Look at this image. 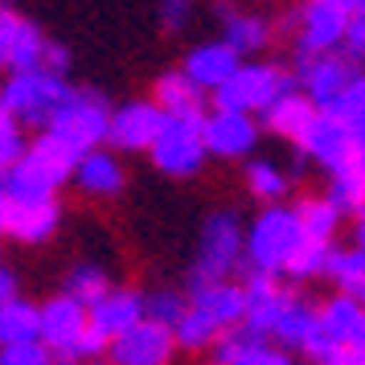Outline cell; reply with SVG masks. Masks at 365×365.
Instances as JSON below:
<instances>
[{
  "label": "cell",
  "instance_id": "obj_1",
  "mask_svg": "<svg viewBox=\"0 0 365 365\" xmlns=\"http://www.w3.org/2000/svg\"><path fill=\"white\" fill-rule=\"evenodd\" d=\"M308 238H304V226H299L296 205H267L259 210V217L247 226V267L255 275H271L279 279L287 275L292 259L299 255Z\"/></svg>",
  "mask_w": 365,
  "mask_h": 365
},
{
  "label": "cell",
  "instance_id": "obj_2",
  "mask_svg": "<svg viewBox=\"0 0 365 365\" xmlns=\"http://www.w3.org/2000/svg\"><path fill=\"white\" fill-rule=\"evenodd\" d=\"M70 86L62 74H50L46 66H34V70H17L0 83V107L17 119L21 128H50L58 107L66 103Z\"/></svg>",
  "mask_w": 365,
  "mask_h": 365
},
{
  "label": "cell",
  "instance_id": "obj_3",
  "mask_svg": "<svg viewBox=\"0 0 365 365\" xmlns=\"http://www.w3.org/2000/svg\"><path fill=\"white\" fill-rule=\"evenodd\" d=\"M74 165H78V152L53 132H41L37 140H29L25 156L4 173V189L13 197L17 193H58L74 177Z\"/></svg>",
  "mask_w": 365,
  "mask_h": 365
},
{
  "label": "cell",
  "instance_id": "obj_4",
  "mask_svg": "<svg viewBox=\"0 0 365 365\" xmlns=\"http://www.w3.org/2000/svg\"><path fill=\"white\" fill-rule=\"evenodd\" d=\"M287 91H296V74H287L279 62H259L250 58L238 66L230 83L214 95V107L226 111H247V115H263L271 103H279Z\"/></svg>",
  "mask_w": 365,
  "mask_h": 365
},
{
  "label": "cell",
  "instance_id": "obj_5",
  "mask_svg": "<svg viewBox=\"0 0 365 365\" xmlns=\"http://www.w3.org/2000/svg\"><path fill=\"white\" fill-rule=\"evenodd\" d=\"M242 263H247V230H242L238 214H230V210L210 214V217H205V226H201L193 283L230 279Z\"/></svg>",
  "mask_w": 365,
  "mask_h": 365
},
{
  "label": "cell",
  "instance_id": "obj_6",
  "mask_svg": "<svg viewBox=\"0 0 365 365\" xmlns=\"http://www.w3.org/2000/svg\"><path fill=\"white\" fill-rule=\"evenodd\" d=\"M111 103L103 99L99 91H74L70 86L66 103L58 107V115H53V123L46 128V132H53L58 140H66L70 148L78 152H91V148H103L107 144V132H111Z\"/></svg>",
  "mask_w": 365,
  "mask_h": 365
},
{
  "label": "cell",
  "instance_id": "obj_7",
  "mask_svg": "<svg viewBox=\"0 0 365 365\" xmlns=\"http://www.w3.org/2000/svg\"><path fill=\"white\" fill-rule=\"evenodd\" d=\"M201 119L205 115H168L160 135H156V144H152V165L160 168L165 177H197L201 165H205V128H201Z\"/></svg>",
  "mask_w": 365,
  "mask_h": 365
},
{
  "label": "cell",
  "instance_id": "obj_8",
  "mask_svg": "<svg viewBox=\"0 0 365 365\" xmlns=\"http://www.w3.org/2000/svg\"><path fill=\"white\" fill-rule=\"evenodd\" d=\"M283 29L292 34L299 58H312V53L345 50L349 17L332 4V0H299L296 13L283 21Z\"/></svg>",
  "mask_w": 365,
  "mask_h": 365
},
{
  "label": "cell",
  "instance_id": "obj_9",
  "mask_svg": "<svg viewBox=\"0 0 365 365\" xmlns=\"http://www.w3.org/2000/svg\"><path fill=\"white\" fill-rule=\"evenodd\" d=\"M86 336H91V308L86 304H78L66 292L41 304V345L50 349L53 357L78 361Z\"/></svg>",
  "mask_w": 365,
  "mask_h": 365
},
{
  "label": "cell",
  "instance_id": "obj_10",
  "mask_svg": "<svg viewBox=\"0 0 365 365\" xmlns=\"http://www.w3.org/2000/svg\"><path fill=\"white\" fill-rule=\"evenodd\" d=\"M361 70L357 62L349 58L345 50H332V53H312V58H299V74H296V86L308 95V99L320 107V111H329L341 103L353 78H357Z\"/></svg>",
  "mask_w": 365,
  "mask_h": 365
},
{
  "label": "cell",
  "instance_id": "obj_11",
  "mask_svg": "<svg viewBox=\"0 0 365 365\" xmlns=\"http://www.w3.org/2000/svg\"><path fill=\"white\" fill-rule=\"evenodd\" d=\"M46 46H50V37L41 34L25 13H17L13 4L0 0V70L17 74V70L41 66Z\"/></svg>",
  "mask_w": 365,
  "mask_h": 365
},
{
  "label": "cell",
  "instance_id": "obj_12",
  "mask_svg": "<svg viewBox=\"0 0 365 365\" xmlns=\"http://www.w3.org/2000/svg\"><path fill=\"white\" fill-rule=\"evenodd\" d=\"M299 152L312 156L320 168H329V177H332V173H341L345 165L357 160L361 144H357V135L349 132V123L336 115V111H320V115L312 119L308 135L299 140Z\"/></svg>",
  "mask_w": 365,
  "mask_h": 365
},
{
  "label": "cell",
  "instance_id": "obj_13",
  "mask_svg": "<svg viewBox=\"0 0 365 365\" xmlns=\"http://www.w3.org/2000/svg\"><path fill=\"white\" fill-rule=\"evenodd\" d=\"M165 111L152 99H128L111 111V132H107V144L115 152H152L156 135L165 128Z\"/></svg>",
  "mask_w": 365,
  "mask_h": 365
},
{
  "label": "cell",
  "instance_id": "obj_14",
  "mask_svg": "<svg viewBox=\"0 0 365 365\" xmlns=\"http://www.w3.org/2000/svg\"><path fill=\"white\" fill-rule=\"evenodd\" d=\"M62 226V201L58 193H9V234L17 242H46Z\"/></svg>",
  "mask_w": 365,
  "mask_h": 365
},
{
  "label": "cell",
  "instance_id": "obj_15",
  "mask_svg": "<svg viewBox=\"0 0 365 365\" xmlns=\"http://www.w3.org/2000/svg\"><path fill=\"white\" fill-rule=\"evenodd\" d=\"M111 365H168L177 353V332L156 320H140L135 329L111 341Z\"/></svg>",
  "mask_w": 365,
  "mask_h": 365
},
{
  "label": "cell",
  "instance_id": "obj_16",
  "mask_svg": "<svg viewBox=\"0 0 365 365\" xmlns=\"http://www.w3.org/2000/svg\"><path fill=\"white\" fill-rule=\"evenodd\" d=\"M201 128H205V148H210V156H217V160H242V156H250L255 144H259V123H255V115H247V111L214 107L210 115L201 119Z\"/></svg>",
  "mask_w": 365,
  "mask_h": 365
},
{
  "label": "cell",
  "instance_id": "obj_17",
  "mask_svg": "<svg viewBox=\"0 0 365 365\" xmlns=\"http://www.w3.org/2000/svg\"><path fill=\"white\" fill-rule=\"evenodd\" d=\"M283 349H299L308 357H324L329 345H324V332H320V308H312L304 296L287 292V304H283L279 320H275V332H271Z\"/></svg>",
  "mask_w": 365,
  "mask_h": 365
},
{
  "label": "cell",
  "instance_id": "obj_18",
  "mask_svg": "<svg viewBox=\"0 0 365 365\" xmlns=\"http://www.w3.org/2000/svg\"><path fill=\"white\" fill-rule=\"evenodd\" d=\"M242 62H247V58L217 37V41H201V46H193V50L185 53L181 70L201 86V91H205V95H217V91H222V86L238 74V66H242Z\"/></svg>",
  "mask_w": 365,
  "mask_h": 365
},
{
  "label": "cell",
  "instance_id": "obj_19",
  "mask_svg": "<svg viewBox=\"0 0 365 365\" xmlns=\"http://www.w3.org/2000/svg\"><path fill=\"white\" fill-rule=\"evenodd\" d=\"M140 320H148V296H140L132 287H111L99 304H91V332H99L107 345L135 329Z\"/></svg>",
  "mask_w": 365,
  "mask_h": 365
},
{
  "label": "cell",
  "instance_id": "obj_20",
  "mask_svg": "<svg viewBox=\"0 0 365 365\" xmlns=\"http://www.w3.org/2000/svg\"><path fill=\"white\" fill-rule=\"evenodd\" d=\"M74 189L83 193V197H95V201H111L123 193V181H128V173H123V160L115 156V148H91L78 156V165H74Z\"/></svg>",
  "mask_w": 365,
  "mask_h": 365
},
{
  "label": "cell",
  "instance_id": "obj_21",
  "mask_svg": "<svg viewBox=\"0 0 365 365\" xmlns=\"http://www.w3.org/2000/svg\"><path fill=\"white\" fill-rule=\"evenodd\" d=\"M217 21H222V41L234 46L242 58L263 53L267 46H271V37H275V25H271L263 13L238 9V4H230V0H217Z\"/></svg>",
  "mask_w": 365,
  "mask_h": 365
},
{
  "label": "cell",
  "instance_id": "obj_22",
  "mask_svg": "<svg viewBox=\"0 0 365 365\" xmlns=\"http://www.w3.org/2000/svg\"><path fill=\"white\" fill-rule=\"evenodd\" d=\"M320 332H324V345L332 349H349V345H365V304L353 296H336L320 304ZM324 353V357H329ZM320 357V361H324Z\"/></svg>",
  "mask_w": 365,
  "mask_h": 365
},
{
  "label": "cell",
  "instance_id": "obj_23",
  "mask_svg": "<svg viewBox=\"0 0 365 365\" xmlns=\"http://www.w3.org/2000/svg\"><path fill=\"white\" fill-rule=\"evenodd\" d=\"M214 353L222 365H296L292 353L279 341L259 336V332H250V329H230L214 345Z\"/></svg>",
  "mask_w": 365,
  "mask_h": 365
},
{
  "label": "cell",
  "instance_id": "obj_24",
  "mask_svg": "<svg viewBox=\"0 0 365 365\" xmlns=\"http://www.w3.org/2000/svg\"><path fill=\"white\" fill-rule=\"evenodd\" d=\"M193 308H201L205 316H214L222 329H242V316H247V292L242 283L234 279H210V283H193Z\"/></svg>",
  "mask_w": 365,
  "mask_h": 365
},
{
  "label": "cell",
  "instance_id": "obj_25",
  "mask_svg": "<svg viewBox=\"0 0 365 365\" xmlns=\"http://www.w3.org/2000/svg\"><path fill=\"white\" fill-rule=\"evenodd\" d=\"M242 292H247L242 329L259 332V336H271V332H275V320H279V312H283V304H287V287H279L271 275H255V271H250V279L242 283Z\"/></svg>",
  "mask_w": 365,
  "mask_h": 365
},
{
  "label": "cell",
  "instance_id": "obj_26",
  "mask_svg": "<svg viewBox=\"0 0 365 365\" xmlns=\"http://www.w3.org/2000/svg\"><path fill=\"white\" fill-rule=\"evenodd\" d=\"M316 115H320V107L296 86V91H287L279 103H271V107L263 111V128L275 132L279 140H292V144L299 148V140L308 135V128H312Z\"/></svg>",
  "mask_w": 365,
  "mask_h": 365
},
{
  "label": "cell",
  "instance_id": "obj_27",
  "mask_svg": "<svg viewBox=\"0 0 365 365\" xmlns=\"http://www.w3.org/2000/svg\"><path fill=\"white\" fill-rule=\"evenodd\" d=\"M152 103L165 111V115H205V91H201L185 70H165L156 83H152Z\"/></svg>",
  "mask_w": 365,
  "mask_h": 365
},
{
  "label": "cell",
  "instance_id": "obj_28",
  "mask_svg": "<svg viewBox=\"0 0 365 365\" xmlns=\"http://www.w3.org/2000/svg\"><path fill=\"white\" fill-rule=\"evenodd\" d=\"M296 214H299V226H304V238L308 242H329L332 247V238H336V230H341V205L324 193V197H304L296 205Z\"/></svg>",
  "mask_w": 365,
  "mask_h": 365
},
{
  "label": "cell",
  "instance_id": "obj_29",
  "mask_svg": "<svg viewBox=\"0 0 365 365\" xmlns=\"http://www.w3.org/2000/svg\"><path fill=\"white\" fill-rule=\"evenodd\" d=\"M29 341H41V308L17 296L13 304L0 308V349L29 345Z\"/></svg>",
  "mask_w": 365,
  "mask_h": 365
},
{
  "label": "cell",
  "instance_id": "obj_30",
  "mask_svg": "<svg viewBox=\"0 0 365 365\" xmlns=\"http://www.w3.org/2000/svg\"><path fill=\"white\" fill-rule=\"evenodd\" d=\"M324 275L341 287V296H353L365 304V250L361 247H341V250L332 247Z\"/></svg>",
  "mask_w": 365,
  "mask_h": 365
},
{
  "label": "cell",
  "instance_id": "obj_31",
  "mask_svg": "<svg viewBox=\"0 0 365 365\" xmlns=\"http://www.w3.org/2000/svg\"><path fill=\"white\" fill-rule=\"evenodd\" d=\"M177 349H189V353H201V349H214L222 336H226V329L217 324L214 316H205L201 308H185V316L177 320Z\"/></svg>",
  "mask_w": 365,
  "mask_h": 365
},
{
  "label": "cell",
  "instance_id": "obj_32",
  "mask_svg": "<svg viewBox=\"0 0 365 365\" xmlns=\"http://www.w3.org/2000/svg\"><path fill=\"white\" fill-rule=\"evenodd\" d=\"M247 189L250 197H259L263 205H279L292 189V177L283 173L275 160H250L247 165Z\"/></svg>",
  "mask_w": 365,
  "mask_h": 365
},
{
  "label": "cell",
  "instance_id": "obj_33",
  "mask_svg": "<svg viewBox=\"0 0 365 365\" xmlns=\"http://www.w3.org/2000/svg\"><path fill=\"white\" fill-rule=\"evenodd\" d=\"M111 292V275L103 271L99 263H74L66 271V296H74L78 304H99L103 296Z\"/></svg>",
  "mask_w": 365,
  "mask_h": 365
},
{
  "label": "cell",
  "instance_id": "obj_34",
  "mask_svg": "<svg viewBox=\"0 0 365 365\" xmlns=\"http://www.w3.org/2000/svg\"><path fill=\"white\" fill-rule=\"evenodd\" d=\"M329 197L345 210V214H357L365 205V173L361 165L353 160V165H345L341 173H332V181H329Z\"/></svg>",
  "mask_w": 365,
  "mask_h": 365
},
{
  "label": "cell",
  "instance_id": "obj_35",
  "mask_svg": "<svg viewBox=\"0 0 365 365\" xmlns=\"http://www.w3.org/2000/svg\"><path fill=\"white\" fill-rule=\"evenodd\" d=\"M329 111H336V115L345 119L349 132L357 135V144L365 148V74H357V78H353V86L341 95V103H336V107H329Z\"/></svg>",
  "mask_w": 365,
  "mask_h": 365
},
{
  "label": "cell",
  "instance_id": "obj_36",
  "mask_svg": "<svg viewBox=\"0 0 365 365\" xmlns=\"http://www.w3.org/2000/svg\"><path fill=\"white\" fill-rule=\"evenodd\" d=\"M329 255H332L329 242H304V247H299V255L292 259V267H287V279L304 283V279L324 275V271H329Z\"/></svg>",
  "mask_w": 365,
  "mask_h": 365
},
{
  "label": "cell",
  "instance_id": "obj_37",
  "mask_svg": "<svg viewBox=\"0 0 365 365\" xmlns=\"http://www.w3.org/2000/svg\"><path fill=\"white\" fill-rule=\"evenodd\" d=\"M29 148V140H25V128H21L17 119L9 115L4 107H0V177L9 173V168L17 165L21 156Z\"/></svg>",
  "mask_w": 365,
  "mask_h": 365
},
{
  "label": "cell",
  "instance_id": "obj_38",
  "mask_svg": "<svg viewBox=\"0 0 365 365\" xmlns=\"http://www.w3.org/2000/svg\"><path fill=\"white\" fill-rule=\"evenodd\" d=\"M185 308H189V299L177 296L173 287H160V292H152L148 296V320L168 324V329H177V320L185 316Z\"/></svg>",
  "mask_w": 365,
  "mask_h": 365
},
{
  "label": "cell",
  "instance_id": "obj_39",
  "mask_svg": "<svg viewBox=\"0 0 365 365\" xmlns=\"http://www.w3.org/2000/svg\"><path fill=\"white\" fill-rule=\"evenodd\" d=\"M0 365H53V353L41 345V341L9 345V349H0Z\"/></svg>",
  "mask_w": 365,
  "mask_h": 365
},
{
  "label": "cell",
  "instance_id": "obj_40",
  "mask_svg": "<svg viewBox=\"0 0 365 365\" xmlns=\"http://www.w3.org/2000/svg\"><path fill=\"white\" fill-rule=\"evenodd\" d=\"M193 17V0H160V25L168 34H181Z\"/></svg>",
  "mask_w": 365,
  "mask_h": 365
},
{
  "label": "cell",
  "instance_id": "obj_41",
  "mask_svg": "<svg viewBox=\"0 0 365 365\" xmlns=\"http://www.w3.org/2000/svg\"><path fill=\"white\" fill-rule=\"evenodd\" d=\"M345 53L353 62H365V13L349 21V34H345Z\"/></svg>",
  "mask_w": 365,
  "mask_h": 365
},
{
  "label": "cell",
  "instance_id": "obj_42",
  "mask_svg": "<svg viewBox=\"0 0 365 365\" xmlns=\"http://www.w3.org/2000/svg\"><path fill=\"white\" fill-rule=\"evenodd\" d=\"M41 66L50 70V74H62V78H66V70H70V50L62 46V41H50V46H46V58H41Z\"/></svg>",
  "mask_w": 365,
  "mask_h": 365
},
{
  "label": "cell",
  "instance_id": "obj_43",
  "mask_svg": "<svg viewBox=\"0 0 365 365\" xmlns=\"http://www.w3.org/2000/svg\"><path fill=\"white\" fill-rule=\"evenodd\" d=\"M316 365H365V345H349V349H332L324 361Z\"/></svg>",
  "mask_w": 365,
  "mask_h": 365
},
{
  "label": "cell",
  "instance_id": "obj_44",
  "mask_svg": "<svg viewBox=\"0 0 365 365\" xmlns=\"http://www.w3.org/2000/svg\"><path fill=\"white\" fill-rule=\"evenodd\" d=\"M13 299H17V271L0 263V308H4V304H13Z\"/></svg>",
  "mask_w": 365,
  "mask_h": 365
},
{
  "label": "cell",
  "instance_id": "obj_45",
  "mask_svg": "<svg viewBox=\"0 0 365 365\" xmlns=\"http://www.w3.org/2000/svg\"><path fill=\"white\" fill-rule=\"evenodd\" d=\"M353 247H361L365 250V205L353 214Z\"/></svg>",
  "mask_w": 365,
  "mask_h": 365
},
{
  "label": "cell",
  "instance_id": "obj_46",
  "mask_svg": "<svg viewBox=\"0 0 365 365\" xmlns=\"http://www.w3.org/2000/svg\"><path fill=\"white\" fill-rule=\"evenodd\" d=\"M332 4H336V9H341V13H345L349 21L361 17V13H365V0H332Z\"/></svg>",
  "mask_w": 365,
  "mask_h": 365
},
{
  "label": "cell",
  "instance_id": "obj_47",
  "mask_svg": "<svg viewBox=\"0 0 365 365\" xmlns=\"http://www.w3.org/2000/svg\"><path fill=\"white\" fill-rule=\"evenodd\" d=\"M0 234H9V189H4V177H0Z\"/></svg>",
  "mask_w": 365,
  "mask_h": 365
},
{
  "label": "cell",
  "instance_id": "obj_48",
  "mask_svg": "<svg viewBox=\"0 0 365 365\" xmlns=\"http://www.w3.org/2000/svg\"><path fill=\"white\" fill-rule=\"evenodd\" d=\"M205 365H222V361H217V357H214V361H205Z\"/></svg>",
  "mask_w": 365,
  "mask_h": 365
}]
</instances>
